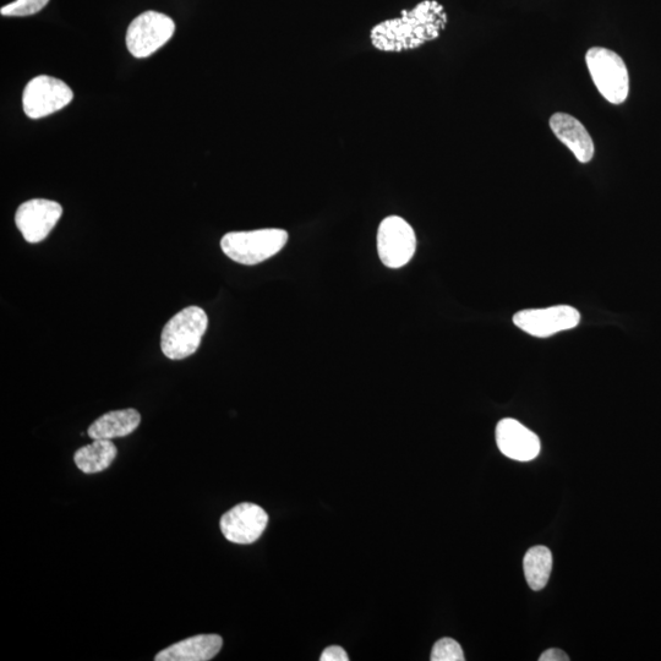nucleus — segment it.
<instances>
[{
	"mask_svg": "<svg viewBox=\"0 0 661 661\" xmlns=\"http://www.w3.org/2000/svg\"><path fill=\"white\" fill-rule=\"evenodd\" d=\"M449 16L436 0H424L412 10H403L401 18L386 20L370 32L371 45L380 52L412 51L439 38Z\"/></svg>",
	"mask_w": 661,
	"mask_h": 661,
	"instance_id": "nucleus-1",
	"label": "nucleus"
},
{
	"mask_svg": "<svg viewBox=\"0 0 661 661\" xmlns=\"http://www.w3.org/2000/svg\"><path fill=\"white\" fill-rule=\"evenodd\" d=\"M288 242L283 229L266 228L250 232L227 233L221 240V248L229 259L242 265H258L280 253Z\"/></svg>",
	"mask_w": 661,
	"mask_h": 661,
	"instance_id": "nucleus-2",
	"label": "nucleus"
},
{
	"mask_svg": "<svg viewBox=\"0 0 661 661\" xmlns=\"http://www.w3.org/2000/svg\"><path fill=\"white\" fill-rule=\"evenodd\" d=\"M209 326V318L199 307L179 311L167 322L161 335V349L168 359L182 360L198 351Z\"/></svg>",
	"mask_w": 661,
	"mask_h": 661,
	"instance_id": "nucleus-3",
	"label": "nucleus"
},
{
	"mask_svg": "<svg viewBox=\"0 0 661 661\" xmlns=\"http://www.w3.org/2000/svg\"><path fill=\"white\" fill-rule=\"evenodd\" d=\"M595 86L606 101L621 105L630 94V76L624 59L608 48L593 47L586 54Z\"/></svg>",
	"mask_w": 661,
	"mask_h": 661,
	"instance_id": "nucleus-4",
	"label": "nucleus"
},
{
	"mask_svg": "<svg viewBox=\"0 0 661 661\" xmlns=\"http://www.w3.org/2000/svg\"><path fill=\"white\" fill-rule=\"evenodd\" d=\"M176 24L169 16L145 12L131 21L127 31V47L135 58H147L171 40Z\"/></svg>",
	"mask_w": 661,
	"mask_h": 661,
	"instance_id": "nucleus-5",
	"label": "nucleus"
},
{
	"mask_svg": "<svg viewBox=\"0 0 661 661\" xmlns=\"http://www.w3.org/2000/svg\"><path fill=\"white\" fill-rule=\"evenodd\" d=\"M417 249L414 229L402 217H386L378 229V251L390 269H401L412 260Z\"/></svg>",
	"mask_w": 661,
	"mask_h": 661,
	"instance_id": "nucleus-6",
	"label": "nucleus"
},
{
	"mask_svg": "<svg viewBox=\"0 0 661 661\" xmlns=\"http://www.w3.org/2000/svg\"><path fill=\"white\" fill-rule=\"evenodd\" d=\"M74 92L64 81L52 76L40 75L26 85L23 107L27 117L41 119L67 107Z\"/></svg>",
	"mask_w": 661,
	"mask_h": 661,
	"instance_id": "nucleus-7",
	"label": "nucleus"
},
{
	"mask_svg": "<svg viewBox=\"0 0 661 661\" xmlns=\"http://www.w3.org/2000/svg\"><path fill=\"white\" fill-rule=\"evenodd\" d=\"M581 321V314L570 305H557L545 309L518 311L513 316V324L528 335L546 338L556 333L575 329Z\"/></svg>",
	"mask_w": 661,
	"mask_h": 661,
	"instance_id": "nucleus-8",
	"label": "nucleus"
},
{
	"mask_svg": "<svg viewBox=\"0 0 661 661\" xmlns=\"http://www.w3.org/2000/svg\"><path fill=\"white\" fill-rule=\"evenodd\" d=\"M269 524L264 508L244 502L222 516L220 527L228 542L249 545L260 539Z\"/></svg>",
	"mask_w": 661,
	"mask_h": 661,
	"instance_id": "nucleus-9",
	"label": "nucleus"
},
{
	"mask_svg": "<svg viewBox=\"0 0 661 661\" xmlns=\"http://www.w3.org/2000/svg\"><path fill=\"white\" fill-rule=\"evenodd\" d=\"M62 215L63 207L58 202L34 199L20 205L15 223L26 242L36 244L48 237Z\"/></svg>",
	"mask_w": 661,
	"mask_h": 661,
	"instance_id": "nucleus-10",
	"label": "nucleus"
},
{
	"mask_svg": "<svg viewBox=\"0 0 661 661\" xmlns=\"http://www.w3.org/2000/svg\"><path fill=\"white\" fill-rule=\"evenodd\" d=\"M496 444L502 455L518 462H529L540 453L537 434L515 419H502L496 426Z\"/></svg>",
	"mask_w": 661,
	"mask_h": 661,
	"instance_id": "nucleus-11",
	"label": "nucleus"
},
{
	"mask_svg": "<svg viewBox=\"0 0 661 661\" xmlns=\"http://www.w3.org/2000/svg\"><path fill=\"white\" fill-rule=\"evenodd\" d=\"M550 128L556 138L571 150L577 160L588 163L594 157L595 147L592 136L575 117L566 113H555L550 118Z\"/></svg>",
	"mask_w": 661,
	"mask_h": 661,
	"instance_id": "nucleus-12",
	"label": "nucleus"
},
{
	"mask_svg": "<svg viewBox=\"0 0 661 661\" xmlns=\"http://www.w3.org/2000/svg\"><path fill=\"white\" fill-rule=\"evenodd\" d=\"M223 639L218 635H199L163 649L156 661H209L221 652Z\"/></svg>",
	"mask_w": 661,
	"mask_h": 661,
	"instance_id": "nucleus-13",
	"label": "nucleus"
},
{
	"mask_svg": "<svg viewBox=\"0 0 661 661\" xmlns=\"http://www.w3.org/2000/svg\"><path fill=\"white\" fill-rule=\"evenodd\" d=\"M141 423V415L136 409H122L103 414L90 425L87 434L92 440H113L133 434Z\"/></svg>",
	"mask_w": 661,
	"mask_h": 661,
	"instance_id": "nucleus-14",
	"label": "nucleus"
},
{
	"mask_svg": "<svg viewBox=\"0 0 661 661\" xmlns=\"http://www.w3.org/2000/svg\"><path fill=\"white\" fill-rule=\"evenodd\" d=\"M117 453V447L112 440H94L92 444L76 451L74 462L83 473H100L111 467Z\"/></svg>",
	"mask_w": 661,
	"mask_h": 661,
	"instance_id": "nucleus-15",
	"label": "nucleus"
},
{
	"mask_svg": "<svg viewBox=\"0 0 661 661\" xmlns=\"http://www.w3.org/2000/svg\"><path fill=\"white\" fill-rule=\"evenodd\" d=\"M524 576L533 591H542L553 570V554L546 546L538 545L527 551L523 560Z\"/></svg>",
	"mask_w": 661,
	"mask_h": 661,
	"instance_id": "nucleus-16",
	"label": "nucleus"
},
{
	"mask_svg": "<svg viewBox=\"0 0 661 661\" xmlns=\"http://www.w3.org/2000/svg\"><path fill=\"white\" fill-rule=\"evenodd\" d=\"M464 653L460 643L452 638H442L435 643L431 661H463Z\"/></svg>",
	"mask_w": 661,
	"mask_h": 661,
	"instance_id": "nucleus-17",
	"label": "nucleus"
},
{
	"mask_svg": "<svg viewBox=\"0 0 661 661\" xmlns=\"http://www.w3.org/2000/svg\"><path fill=\"white\" fill-rule=\"evenodd\" d=\"M49 0H15L0 9L3 16H30L40 13Z\"/></svg>",
	"mask_w": 661,
	"mask_h": 661,
	"instance_id": "nucleus-18",
	"label": "nucleus"
},
{
	"mask_svg": "<svg viewBox=\"0 0 661 661\" xmlns=\"http://www.w3.org/2000/svg\"><path fill=\"white\" fill-rule=\"evenodd\" d=\"M321 661H348L349 657L342 647L332 646L322 652Z\"/></svg>",
	"mask_w": 661,
	"mask_h": 661,
	"instance_id": "nucleus-19",
	"label": "nucleus"
},
{
	"mask_svg": "<svg viewBox=\"0 0 661 661\" xmlns=\"http://www.w3.org/2000/svg\"><path fill=\"white\" fill-rule=\"evenodd\" d=\"M540 661H568L570 657L565 652H562L560 649H548L540 655Z\"/></svg>",
	"mask_w": 661,
	"mask_h": 661,
	"instance_id": "nucleus-20",
	"label": "nucleus"
}]
</instances>
